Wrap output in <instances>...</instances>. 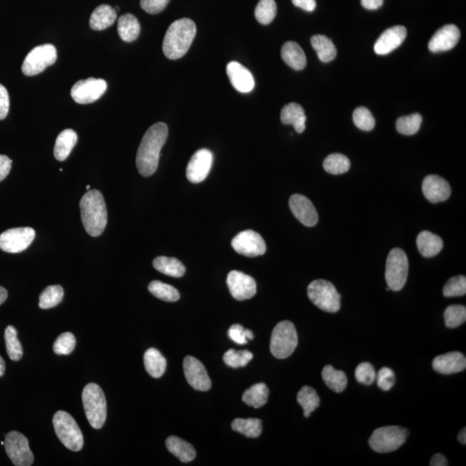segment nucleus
I'll use <instances>...</instances> for the list:
<instances>
[{"label":"nucleus","instance_id":"f257e3e1","mask_svg":"<svg viewBox=\"0 0 466 466\" xmlns=\"http://www.w3.org/2000/svg\"><path fill=\"white\" fill-rule=\"evenodd\" d=\"M169 134L168 125L163 122L150 126L140 143L136 164L143 176H152L159 168L161 150Z\"/></svg>","mask_w":466,"mask_h":466},{"label":"nucleus","instance_id":"f03ea898","mask_svg":"<svg viewBox=\"0 0 466 466\" xmlns=\"http://www.w3.org/2000/svg\"><path fill=\"white\" fill-rule=\"evenodd\" d=\"M193 20L181 19L171 23L164 37L163 51L167 58L177 60L185 56L196 36Z\"/></svg>","mask_w":466,"mask_h":466},{"label":"nucleus","instance_id":"7ed1b4c3","mask_svg":"<svg viewBox=\"0 0 466 466\" xmlns=\"http://www.w3.org/2000/svg\"><path fill=\"white\" fill-rule=\"evenodd\" d=\"M82 223L85 232L92 237H99L108 224V209L99 190H88L80 202Z\"/></svg>","mask_w":466,"mask_h":466},{"label":"nucleus","instance_id":"20e7f679","mask_svg":"<svg viewBox=\"0 0 466 466\" xmlns=\"http://www.w3.org/2000/svg\"><path fill=\"white\" fill-rule=\"evenodd\" d=\"M82 403L91 427L101 429L104 426L108 414L105 396L101 387L96 383L85 385L82 392Z\"/></svg>","mask_w":466,"mask_h":466},{"label":"nucleus","instance_id":"39448f33","mask_svg":"<svg viewBox=\"0 0 466 466\" xmlns=\"http://www.w3.org/2000/svg\"><path fill=\"white\" fill-rule=\"evenodd\" d=\"M53 425L57 436L65 447L73 452L81 450L84 445L83 435L70 414L58 411L54 416Z\"/></svg>","mask_w":466,"mask_h":466},{"label":"nucleus","instance_id":"423d86ee","mask_svg":"<svg viewBox=\"0 0 466 466\" xmlns=\"http://www.w3.org/2000/svg\"><path fill=\"white\" fill-rule=\"evenodd\" d=\"M297 345V332L292 322H279L273 329L270 339V352L274 357L279 359L289 358L293 354Z\"/></svg>","mask_w":466,"mask_h":466},{"label":"nucleus","instance_id":"0eeeda50","mask_svg":"<svg viewBox=\"0 0 466 466\" xmlns=\"http://www.w3.org/2000/svg\"><path fill=\"white\" fill-rule=\"evenodd\" d=\"M307 296L315 306L327 313H337L341 310V296L334 284L328 281L312 282L307 287Z\"/></svg>","mask_w":466,"mask_h":466},{"label":"nucleus","instance_id":"6e6552de","mask_svg":"<svg viewBox=\"0 0 466 466\" xmlns=\"http://www.w3.org/2000/svg\"><path fill=\"white\" fill-rule=\"evenodd\" d=\"M407 429L398 426H388L378 428L369 440V447L379 454H387L396 451L405 443L407 438Z\"/></svg>","mask_w":466,"mask_h":466},{"label":"nucleus","instance_id":"1a4fd4ad","mask_svg":"<svg viewBox=\"0 0 466 466\" xmlns=\"http://www.w3.org/2000/svg\"><path fill=\"white\" fill-rule=\"evenodd\" d=\"M409 275V260L402 249L395 248L389 252L386 261L385 280L389 289L400 291L405 286Z\"/></svg>","mask_w":466,"mask_h":466},{"label":"nucleus","instance_id":"9d476101","mask_svg":"<svg viewBox=\"0 0 466 466\" xmlns=\"http://www.w3.org/2000/svg\"><path fill=\"white\" fill-rule=\"evenodd\" d=\"M57 60V51L52 44L34 48L23 61L22 71L27 77L39 74Z\"/></svg>","mask_w":466,"mask_h":466},{"label":"nucleus","instance_id":"9b49d317","mask_svg":"<svg viewBox=\"0 0 466 466\" xmlns=\"http://www.w3.org/2000/svg\"><path fill=\"white\" fill-rule=\"evenodd\" d=\"M4 445L6 454L16 466L32 465L34 456L25 435L17 431L10 432Z\"/></svg>","mask_w":466,"mask_h":466},{"label":"nucleus","instance_id":"f8f14e48","mask_svg":"<svg viewBox=\"0 0 466 466\" xmlns=\"http://www.w3.org/2000/svg\"><path fill=\"white\" fill-rule=\"evenodd\" d=\"M36 237L32 227L9 229L0 234V250L8 253H20L32 244Z\"/></svg>","mask_w":466,"mask_h":466},{"label":"nucleus","instance_id":"ddd939ff","mask_svg":"<svg viewBox=\"0 0 466 466\" xmlns=\"http://www.w3.org/2000/svg\"><path fill=\"white\" fill-rule=\"evenodd\" d=\"M108 83L103 79L88 78L77 82L71 89V96L79 104L94 103L105 94Z\"/></svg>","mask_w":466,"mask_h":466},{"label":"nucleus","instance_id":"4468645a","mask_svg":"<svg viewBox=\"0 0 466 466\" xmlns=\"http://www.w3.org/2000/svg\"><path fill=\"white\" fill-rule=\"evenodd\" d=\"M232 246L239 254L249 258L262 256L266 252V244L262 236L252 230L239 232L232 239Z\"/></svg>","mask_w":466,"mask_h":466},{"label":"nucleus","instance_id":"2eb2a0df","mask_svg":"<svg viewBox=\"0 0 466 466\" xmlns=\"http://www.w3.org/2000/svg\"><path fill=\"white\" fill-rule=\"evenodd\" d=\"M230 293L234 299L245 301L251 299L256 294V283L252 276L232 270L226 279Z\"/></svg>","mask_w":466,"mask_h":466},{"label":"nucleus","instance_id":"dca6fc26","mask_svg":"<svg viewBox=\"0 0 466 466\" xmlns=\"http://www.w3.org/2000/svg\"><path fill=\"white\" fill-rule=\"evenodd\" d=\"M214 156L210 150H199L191 157L187 167V177L192 183H200L207 177L212 169Z\"/></svg>","mask_w":466,"mask_h":466},{"label":"nucleus","instance_id":"f3484780","mask_svg":"<svg viewBox=\"0 0 466 466\" xmlns=\"http://www.w3.org/2000/svg\"><path fill=\"white\" fill-rule=\"evenodd\" d=\"M185 378L192 388L199 392H207L211 389L212 383L204 365L198 359L188 356L183 361Z\"/></svg>","mask_w":466,"mask_h":466},{"label":"nucleus","instance_id":"a211bd4d","mask_svg":"<svg viewBox=\"0 0 466 466\" xmlns=\"http://www.w3.org/2000/svg\"><path fill=\"white\" fill-rule=\"evenodd\" d=\"M290 207L294 217L301 224L308 226V227H313V226L317 225L318 221V212L310 199L303 194H293L290 199Z\"/></svg>","mask_w":466,"mask_h":466},{"label":"nucleus","instance_id":"6ab92c4d","mask_svg":"<svg viewBox=\"0 0 466 466\" xmlns=\"http://www.w3.org/2000/svg\"><path fill=\"white\" fill-rule=\"evenodd\" d=\"M423 191L427 200L434 204L447 201L451 195V187L447 181L436 174L425 177Z\"/></svg>","mask_w":466,"mask_h":466},{"label":"nucleus","instance_id":"aec40b11","mask_svg":"<svg viewBox=\"0 0 466 466\" xmlns=\"http://www.w3.org/2000/svg\"><path fill=\"white\" fill-rule=\"evenodd\" d=\"M460 39V32L454 25H447L436 32L432 37L428 49L434 53L444 52L457 45Z\"/></svg>","mask_w":466,"mask_h":466},{"label":"nucleus","instance_id":"412c9836","mask_svg":"<svg viewBox=\"0 0 466 466\" xmlns=\"http://www.w3.org/2000/svg\"><path fill=\"white\" fill-rule=\"evenodd\" d=\"M226 74L236 90L243 94H248L254 89V77L247 68L238 61H231L227 64Z\"/></svg>","mask_w":466,"mask_h":466},{"label":"nucleus","instance_id":"4be33fe9","mask_svg":"<svg viewBox=\"0 0 466 466\" xmlns=\"http://www.w3.org/2000/svg\"><path fill=\"white\" fill-rule=\"evenodd\" d=\"M407 37V29L402 26H396L386 30L379 37L374 46L376 54L385 56L398 48Z\"/></svg>","mask_w":466,"mask_h":466},{"label":"nucleus","instance_id":"5701e85b","mask_svg":"<svg viewBox=\"0 0 466 466\" xmlns=\"http://www.w3.org/2000/svg\"><path fill=\"white\" fill-rule=\"evenodd\" d=\"M433 368L435 372L445 375L454 374V373L465 371L466 368L465 356L459 352H452L438 356L434 359Z\"/></svg>","mask_w":466,"mask_h":466},{"label":"nucleus","instance_id":"b1692460","mask_svg":"<svg viewBox=\"0 0 466 466\" xmlns=\"http://www.w3.org/2000/svg\"><path fill=\"white\" fill-rule=\"evenodd\" d=\"M307 116L303 106L297 103H290L283 106L281 112V121L284 125H292L297 133H303L306 129Z\"/></svg>","mask_w":466,"mask_h":466},{"label":"nucleus","instance_id":"393cba45","mask_svg":"<svg viewBox=\"0 0 466 466\" xmlns=\"http://www.w3.org/2000/svg\"><path fill=\"white\" fill-rule=\"evenodd\" d=\"M417 248L425 258H433L443 249V241L434 233L423 231L419 233L416 239Z\"/></svg>","mask_w":466,"mask_h":466},{"label":"nucleus","instance_id":"a878e982","mask_svg":"<svg viewBox=\"0 0 466 466\" xmlns=\"http://www.w3.org/2000/svg\"><path fill=\"white\" fill-rule=\"evenodd\" d=\"M281 56H282L285 63L294 70H303L306 67V54H305L299 44L296 43L287 42L284 43Z\"/></svg>","mask_w":466,"mask_h":466},{"label":"nucleus","instance_id":"bb28decb","mask_svg":"<svg viewBox=\"0 0 466 466\" xmlns=\"http://www.w3.org/2000/svg\"><path fill=\"white\" fill-rule=\"evenodd\" d=\"M78 140L77 133L72 129H66L58 135L54 148V156L58 161L66 160L70 155Z\"/></svg>","mask_w":466,"mask_h":466},{"label":"nucleus","instance_id":"cd10ccee","mask_svg":"<svg viewBox=\"0 0 466 466\" xmlns=\"http://www.w3.org/2000/svg\"><path fill=\"white\" fill-rule=\"evenodd\" d=\"M116 19V12L111 6L103 4L99 6L92 12L90 27L94 30H104L112 26Z\"/></svg>","mask_w":466,"mask_h":466},{"label":"nucleus","instance_id":"c85d7f7f","mask_svg":"<svg viewBox=\"0 0 466 466\" xmlns=\"http://www.w3.org/2000/svg\"><path fill=\"white\" fill-rule=\"evenodd\" d=\"M140 32H141V26L134 15L126 13L119 18L118 32L123 41L128 43L133 42L138 39Z\"/></svg>","mask_w":466,"mask_h":466},{"label":"nucleus","instance_id":"c756f323","mask_svg":"<svg viewBox=\"0 0 466 466\" xmlns=\"http://www.w3.org/2000/svg\"><path fill=\"white\" fill-rule=\"evenodd\" d=\"M166 447L171 454L176 456L183 463L193 461L196 452L193 445L183 438L176 436H170L167 438Z\"/></svg>","mask_w":466,"mask_h":466},{"label":"nucleus","instance_id":"7c9ffc66","mask_svg":"<svg viewBox=\"0 0 466 466\" xmlns=\"http://www.w3.org/2000/svg\"><path fill=\"white\" fill-rule=\"evenodd\" d=\"M146 372L154 378H159L166 371L167 361L159 350L150 348L143 356Z\"/></svg>","mask_w":466,"mask_h":466},{"label":"nucleus","instance_id":"2f4dec72","mask_svg":"<svg viewBox=\"0 0 466 466\" xmlns=\"http://www.w3.org/2000/svg\"><path fill=\"white\" fill-rule=\"evenodd\" d=\"M269 393L268 387L265 383H256L245 392L242 400L246 405L259 409L268 402Z\"/></svg>","mask_w":466,"mask_h":466},{"label":"nucleus","instance_id":"473e14b6","mask_svg":"<svg viewBox=\"0 0 466 466\" xmlns=\"http://www.w3.org/2000/svg\"><path fill=\"white\" fill-rule=\"evenodd\" d=\"M153 266L159 272L172 277H181L186 272L183 263L174 258L159 256L154 259Z\"/></svg>","mask_w":466,"mask_h":466},{"label":"nucleus","instance_id":"72a5a7b5","mask_svg":"<svg viewBox=\"0 0 466 466\" xmlns=\"http://www.w3.org/2000/svg\"><path fill=\"white\" fill-rule=\"evenodd\" d=\"M311 44L316 51L318 58L323 63H329L337 56V49L327 37L323 35L312 37Z\"/></svg>","mask_w":466,"mask_h":466},{"label":"nucleus","instance_id":"f704fd0d","mask_svg":"<svg viewBox=\"0 0 466 466\" xmlns=\"http://www.w3.org/2000/svg\"><path fill=\"white\" fill-rule=\"evenodd\" d=\"M322 378L329 389L336 393L344 392L347 386V376L342 371H337L332 365L325 366L322 371Z\"/></svg>","mask_w":466,"mask_h":466},{"label":"nucleus","instance_id":"c9c22d12","mask_svg":"<svg viewBox=\"0 0 466 466\" xmlns=\"http://www.w3.org/2000/svg\"><path fill=\"white\" fill-rule=\"evenodd\" d=\"M297 402L303 409L304 416L308 418L320 407L321 399L316 390L312 387L304 386L298 393Z\"/></svg>","mask_w":466,"mask_h":466},{"label":"nucleus","instance_id":"e433bc0d","mask_svg":"<svg viewBox=\"0 0 466 466\" xmlns=\"http://www.w3.org/2000/svg\"><path fill=\"white\" fill-rule=\"evenodd\" d=\"M232 428L233 431L244 434L248 438H258L263 431L262 421L249 418V419H235L232 421Z\"/></svg>","mask_w":466,"mask_h":466},{"label":"nucleus","instance_id":"4c0bfd02","mask_svg":"<svg viewBox=\"0 0 466 466\" xmlns=\"http://www.w3.org/2000/svg\"><path fill=\"white\" fill-rule=\"evenodd\" d=\"M5 341L9 358L12 361H19L23 357V351L21 343L18 338V331L13 325H9L6 327Z\"/></svg>","mask_w":466,"mask_h":466},{"label":"nucleus","instance_id":"58836bf2","mask_svg":"<svg viewBox=\"0 0 466 466\" xmlns=\"http://www.w3.org/2000/svg\"><path fill=\"white\" fill-rule=\"evenodd\" d=\"M64 290L60 285L47 287L39 296V307L42 310H49L57 307L63 301Z\"/></svg>","mask_w":466,"mask_h":466},{"label":"nucleus","instance_id":"ea45409f","mask_svg":"<svg viewBox=\"0 0 466 466\" xmlns=\"http://www.w3.org/2000/svg\"><path fill=\"white\" fill-rule=\"evenodd\" d=\"M148 289L154 296L164 301L174 303L180 299V294L176 287L160 282V281H153L149 284Z\"/></svg>","mask_w":466,"mask_h":466},{"label":"nucleus","instance_id":"a19ab883","mask_svg":"<svg viewBox=\"0 0 466 466\" xmlns=\"http://www.w3.org/2000/svg\"><path fill=\"white\" fill-rule=\"evenodd\" d=\"M323 167L327 173L332 174H342L347 172L351 168V162L342 154L334 153L329 155L324 160Z\"/></svg>","mask_w":466,"mask_h":466},{"label":"nucleus","instance_id":"79ce46f5","mask_svg":"<svg viewBox=\"0 0 466 466\" xmlns=\"http://www.w3.org/2000/svg\"><path fill=\"white\" fill-rule=\"evenodd\" d=\"M423 116L419 113L401 116L396 121V130L401 134L412 136L419 131Z\"/></svg>","mask_w":466,"mask_h":466},{"label":"nucleus","instance_id":"37998d69","mask_svg":"<svg viewBox=\"0 0 466 466\" xmlns=\"http://www.w3.org/2000/svg\"><path fill=\"white\" fill-rule=\"evenodd\" d=\"M275 0H260L255 10L256 20L262 25H269L276 16Z\"/></svg>","mask_w":466,"mask_h":466},{"label":"nucleus","instance_id":"c03bdc74","mask_svg":"<svg viewBox=\"0 0 466 466\" xmlns=\"http://www.w3.org/2000/svg\"><path fill=\"white\" fill-rule=\"evenodd\" d=\"M444 318L447 327H458L466 321V307L462 305H452L445 310Z\"/></svg>","mask_w":466,"mask_h":466},{"label":"nucleus","instance_id":"a18cd8bd","mask_svg":"<svg viewBox=\"0 0 466 466\" xmlns=\"http://www.w3.org/2000/svg\"><path fill=\"white\" fill-rule=\"evenodd\" d=\"M253 358V354L248 351H235L230 349L224 354L225 364L232 368L245 367Z\"/></svg>","mask_w":466,"mask_h":466},{"label":"nucleus","instance_id":"49530a36","mask_svg":"<svg viewBox=\"0 0 466 466\" xmlns=\"http://www.w3.org/2000/svg\"><path fill=\"white\" fill-rule=\"evenodd\" d=\"M354 122L362 131L369 132L375 128V119L366 108H358L354 112Z\"/></svg>","mask_w":466,"mask_h":466},{"label":"nucleus","instance_id":"de8ad7c7","mask_svg":"<svg viewBox=\"0 0 466 466\" xmlns=\"http://www.w3.org/2000/svg\"><path fill=\"white\" fill-rule=\"evenodd\" d=\"M466 294V277L458 276L452 277L445 284L443 294L445 297L463 296Z\"/></svg>","mask_w":466,"mask_h":466},{"label":"nucleus","instance_id":"09e8293b","mask_svg":"<svg viewBox=\"0 0 466 466\" xmlns=\"http://www.w3.org/2000/svg\"><path fill=\"white\" fill-rule=\"evenodd\" d=\"M77 341L73 334L71 332H64L54 341L53 350L54 354L57 355H70L73 352Z\"/></svg>","mask_w":466,"mask_h":466},{"label":"nucleus","instance_id":"8fccbe9b","mask_svg":"<svg viewBox=\"0 0 466 466\" xmlns=\"http://www.w3.org/2000/svg\"><path fill=\"white\" fill-rule=\"evenodd\" d=\"M355 376L358 383L365 385H372L376 381V373L372 365L365 362L358 365L356 369Z\"/></svg>","mask_w":466,"mask_h":466},{"label":"nucleus","instance_id":"3c124183","mask_svg":"<svg viewBox=\"0 0 466 466\" xmlns=\"http://www.w3.org/2000/svg\"><path fill=\"white\" fill-rule=\"evenodd\" d=\"M229 338L233 342L239 345H246L248 343V339L252 341L254 338V334L251 330L245 329L241 325H232L228 330Z\"/></svg>","mask_w":466,"mask_h":466},{"label":"nucleus","instance_id":"603ef678","mask_svg":"<svg viewBox=\"0 0 466 466\" xmlns=\"http://www.w3.org/2000/svg\"><path fill=\"white\" fill-rule=\"evenodd\" d=\"M376 380L380 389L388 392L395 385V373L389 367H383L376 374Z\"/></svg>","mask_w":466,"mask_h":466},{"label":"nucleus","instance_id":"864d4df0","mask_svg":"<svg viewBox=\"0 0 466 466\" xmlns=\"http://www.w3.org/2000/svg\"><path fill=\"white\" fill-rule=\"evenodd\" d=\"M170 0H141L140 6L149 14H159L167 8Z\"/></svg>","mask_w":466,"mask_h":466},{"label":"nucleus","instance_id":"5fc2aeb1","mask_svg":"<svg viewBox=\"0 0 466 466\" xmlns=\"http://www.w3.org/2000/svg\"><path fill=\"white\" fill-rule=\"evenodd\" d=\"M9 109L10 98L8 89L0 84V121H3L8 116Z\"/></svg>","mask_w":466,"mask_h":466},{"label":"nucleus","instance_id":"6e6d98bb","mask_svg":"<svg viewBox=\"0 0 466 466\" xmlns=\"http://www.w3.org/2000/svg\"><path fill=\"white\" fill-rule=\"evenodd\" d=\"M12 160L5 155H0V181L5 180L12 170Z\"/></svg>","mask_w":466,"mask_h":466},{"label":"nucleus","instance_id":"4d7b16f0","mask_svg":"<svg viewBox=\"0 0 466 466\" xmlns=\"http://www.w3.org/2000/svg\"><path fill=\"white\" fill-rule=\"evenodd\" d=\"M293 4L306 12H314L316 8L315 0H292Z\"/></svg>","mask_w":466,"mask_h":466},{"label":"nucleus","instance_id":"13d9d810","mask_svg":"<svg viewBox=\"0 0 466 466\" xmlns=\"http://www.w3.org/2000/svg\"><path fill=\"white\" fill-rule=\"evenodd\" d=\"M383 4V0H361V5L363 8L371 10H378L381 8Z\"/></svg>","mask_w":466,"mask_h":466},{"label":"nucleus","instance_id":"bf43d9fd","mask_svg":"<svg viewBox=\"0 0 466 466\" xmlns=\"http://www.w3.org/2000/svg\"><path fill=\"white\" fill-rule=\"evenodd\" d=\"M431 466H447L448 465L447 459L444 455L440 454H434L430 461Z\"/></svg>","mask_w":466,"mask_h":466},{"label":"nucleus","instance_id":"052dcab7","mask_svg":"<svg viewBox=\"0 0 466 466\" xmlns=\"http://www.w3.org/2000/svg\"><path fill=\"white\" fill-rule=\"evenodd\" d=\"M8 290H6L5 287L0 286V305L4 303L6 299H8Z\"/></svg>","mask_w":466,"mask_h":466},{"label":"nucleus","instance_id":"680f3d73","mask_svg":"<svg viewBox=\"0 0 466 466\" xmlns=\"http://www.w3.org/2000/svg\"><path fill=\"white\" fill-rule=\"evenodd\" d=\"M458 440H459V442H460L461 444H463V445L466 444V429H465V427L463 428V429L460 432H459Z\"/></svg>","mask_w":466,"mask_h":466},{"label":"nucleus","instance_id":"e2e57ef3","mask_svg":"<svg viewBox=\"0 0 466 466\" xmlns=\"http://www.w3.org/2000/svg\"><path fill=\"white\" fill-rule=\"evenodd\" d=\"M5 372H6V363L4 361V359H3L1 356H0V378H1V376L5 374Z\"/></svg>","mask_w":466,"mask_h":466},{"label":"nucleus","instance_id":"0e129e2a","mask_svg":"<svg viewBox=\"0 0 466 466\" xmlns=\"http://www.w3.org/2000/svg\"><path fill=\"white\" fill-rule=\"evenodd\" d=\"M114 10H115L116 12H119V6H116V8H114Z\"/></svg>","mask_w":466,"mask_h":466},{"label":"nucleus","instance_id":"69168bd1","mask_svg":"<svg viewBox=\"0 0 466 466\" xmlns=\"http://www.w3.org/2000/svg\"><path fill=\"white\" fill-rule=\"evenodd\" d=\"M87 188L88 190H90V185H88L87 188Z\"/></svg>","mask_w":466,"mask_h":466}]
</instances>
